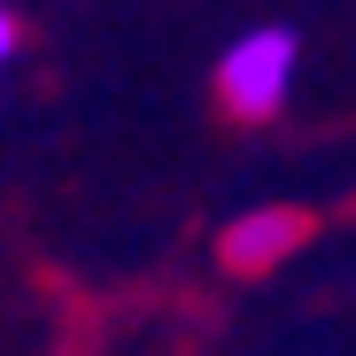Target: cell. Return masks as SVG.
Listing matches in <instances>:
<instances>
[{
  "label": "cell",
  "mask_w": 356,
  "mask_h": 356,
  "mask_svg": "<svg viewBox=\"0 0 356 356\" xmlns=\"http://www.w3.org/2000/svg\"><path fill=\"white\" fill-rule=\"evenodd\" d=\"M302 232H310V217L302 209H248V217H232L225 225V241H217V256L232 264V271H271V264H286L294 248H302Z\"/></svg>",
  "instance_id": "7a4b0ae2"
},
{
  "label": "cell",
  "mask_w": 356,
  "mask_h": 356,
  "mask_svg": "<svg viewBox=\"0 0 356 356\" xmlns=\"http://www.w3.org/2000/svg\"><path fill=\"white\" fill-rule=\"evenodd\" d=\"M286 78H294V31L264 24L248 39H232V54L217 63V101L232 116H271L286 101Z\"/></svg>",
  "instance_id": "6da1fadb"
},
{
  "label": "cell",
  "mask_w": 356,
  "mask_h": 356,
  "mask_svg": "<svg viewBox=\"0 0 356 356\" xmlns=\"http://www.w3.org/2000/svg\"><path fill=\"white\" fill-rule=\"evenodd\" d=\"M8 54H16V16L0 8V70H8Z\"/></svg>",
  "instance_id": "3957f363"
}]
</instances>
